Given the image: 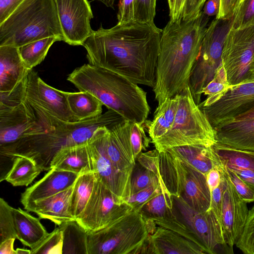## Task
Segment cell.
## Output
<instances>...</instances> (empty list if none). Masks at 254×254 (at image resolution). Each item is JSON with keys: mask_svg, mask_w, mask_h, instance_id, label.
I'll return each mask as SVG.
<instances>
[{"mask_svg": "<svg viewBox=\"0 0 254 254\" xmlns=\"http://www.w3.org/2000/svg\"><path fill=\"white\" fill-rule=\"evenodd\" d=\"M161 32L154 23L135 20L110 28L101 24L82 46L88 64L119 74L137 84L153 88Z\"/></svg>", "mask_w": 254, "mask_h": 254, "instance_id": "1", "label": "cell"}, {"mask_svg": "<svg viewBox=\"0 0 254 254\" xmlns=\"http://www.w3.org/2000/svg\"><path fill=\"white\" fill-rule=\"evenodd\" d=\"M209 17L202 11L195 18L170 20L162 29L156 82L158 105L189 85L192 68L199 55Z\"/></svg>", "mask_w": 254, "mask_h": 254, "instance_id": "2", "label": "cell"}, {"mask_svg": "<svg viewBox=\"0 0 254 254\" xmlns=\"http://www.w3.org/2000/svg\"><path fill=\"white\" fill-rule=\"evenodd\" d=\"M124 120L117 112L108 110L95 118L74 123L63 122L41 133L27 135L0 147V154L12 158L27 157L43 171H49L54 156L61 149L87 144L101 127L110 128Z\"/></svg>", "mask_w": 254, "mask_h": 254, "instance_id": "3", "label": "cell"}, {"mask_svg": "<svg viewBox=\"0 0 254 254\" xmlns=\"http://www.w3.org/2000/svg\"><path fill=\"white\" fill-rule=\"evenodd\" d=\"M67 80L80 91L94 95L126 120L143 124L150 113L146 92L138 84L113 71L87 64L75 68Z\"/></svg>", "mask_w": 254, "mask_h": 254, "instance_id": "4", "label": "cell"}, {"mask_svg": "<svg viewBox=\"0 0 254 254\" xmlns=\"http://www.w3.org/2000/svg\"><path fill=\"white\" fill-rule=\"evenodd\" d=\"M49 37L63 41L54 0H24L0 24V46L18 48Z\"/></svg>", "mask_w": 254, "mask_h": 254, "instance_id": "5", "label": "cell"}, {"mask_svg": "<svg viewBox=\"0 0 254 254\" xmlns=\"http://www.w3.org/2000/svg\"><path fill=\"white\" fill-rule=\"evenodd\" d=\"M155 221L132 209L111 225L88 233L87 254H138L155 231Z\"/></svg>", "mask_w": 254, "mask_h": 254, "instance_id": "6", "label": "cell"}, {"mask_svg": "<svg viewBox=\"0 0 254 254\" xmlns=\"http://www.w3.org/2000/svg\"><path fill=\"white\" fill-rule=\"evenodd\" d=\"M179 94L173 124L164 135L152 141L159 152L187 145L212 146L217 143L215 130L195 102L190 86Z\"/></svg>", "mask_w": 254, "mask_h": 254, "instance_id": "7", "label": "cell"}, {"mask_svg": "<svg viewBox=\"0 0 254 254\" xmlns=\"http://www.w3.org/2000/svg\"><path fill=\"white\" fill-rule=\"evenodd\" d=\"M159 170L172 195L181 197L195 211L209 209L211 192L204 174L168 150L160 152Z\"/></svg>", "mask_w": 254, "mask_h": 254, "instance_id": "8", "label": "cell"}, {"mask_svg": "<svg viewBox=\"0 0 254 254\" xmlns=\"http://www.w3.org/2000/svg\"><path fill=\"white\" fill-rule=\"evenodd\" d=\"M233 20L234 15L227 19L215 18L208 25L189 80L191 94L198 105L201 102L203 89L212 80L222 64L224 43Z\"/></svg>", "mask_w": 254, "mask_h": 254, "instance_id": "9", "label": "cell"}, {"mask_svg": "<svg viewBox=\"0 0 254 254\" xmlns=\"http://www.w3.org/2000/svg\"><path fill=\"white\" fill-rule=\"evenodd\" d=\"M222 59L231 86L254 82V25L231 28L224 43Z\"/></svg>", "mask_w": 254, "mask_h": 254, "instance_id": "10", "label": "cell"}, {"mask_svg": "<svg viewBox=\"0 0 254 254\" xmlns=\"http://www.w3.org/2000/svg\"><path fill=\"white\" fill-rule=\"evenodd\" d=\"M132 210L124 198L113 193L96 177L88 202L75 220L88 233L93 232L111 225Z\"/></svg>", "mask_w": 254, "mask_h": 254, "instance_id": "11", "label": "cell"}, {"mask_svg": "<svg viewBox=\"0 0 254 254\" xmlns=\"http://www.w3.org/2000/svg\"><path fill=\"white\" fill-rule=\"evenodd\" d=\"M172 196L176 217L195 235L207 254L216 253L218 246H227L222 224L211 209L197 211L181 197Z\"/></svg>", "mask_w": 254, "mask_h": 254, "instance_id": "12", "label": "cell"}, {"mask_svg": "<svg viewBox=\"0 0 254 254\" xmlns=\"http://www.w3.org/2000/svg\"><path fill=\"white\" fill-rule=\"evenodd\" d=\"M109 128L101 127L88 142L96 177L115 194L122 198L131 195L132 173L118 169L110 160L107 151Z\"/></svg>", "mask_w": 254, "mask_h": 254, "instance_id": "13", "label": "cell"}, {"mask_svg": "<svg viewBox=\"0 0 254 254\" xmlns=\"http://www.w3.org/2000/svg\"><path fill=\"white\" fill-rule=\"evenodd\" d=\"M63 41L72 46H82L93 30V18L88 0H54Z\"/></svg>", "mask_w": 254, "mask_h": 254, "instance_id": "14", "label": "cell"}, {"mask_svg": "<svg viewBox=\"0 0 254 254\" xmlns=\"http://www.w3.org/2000/svg\"><path fill=\"white\" fill-rule=\"evenodd\" d=\"M254 107V82H250L231 86L216 102L199 108L214 128Z\"/></svg>", "mask_w": 254, "mask_h": 254, "instance_id": "15", "label": "cell"}, {"mask_svg": "<svg viewBox=\"0 0 254 254\" xmlns=\"http://www.w3.org/2000/svg\"><path fill=\"white\" fill-rule=\"evenodd\" d=\"M46 130L25 97L24 101L15 107L0 109V147Z\"/></svg>", "mask_w": 254, "mask_h": 254, "instance_id": "16", "label": "cell"}, {"mask_svg": "<svg viewBox=\"0 0 254 254\" xmlns=\"http://www.w3.org/2000/svg\"><path fill=\"white\" fill-rule=\"evenodd\" d=\"M25 99L62 122H78L69 110L65 92L46 83L32 69L26 77Z\"/></svg>", "mask_w": 254, "mask_h": 254, "instance_id": "17", "label": "cell"}, {"mask_svg": "<svg viewBox=\"0 0 254 254\" xmlns=\"http://www.w3.org/2000/svg\"><path fill=\"white\" fill-rule=\"evenodd\" d=\"M225 177L226 185L222 198L221 221L226 244L230 253L236 245L245 226L249 210L247 202L240 196L222 171L220 162L217 165Z\"/></svg>", "mask_w": 254, "mask_h": 254, "instance_id": "18", "label": "cell"}, {"mask_svg": "<svg viewBox=\"0 0 254 254\" xmlns=\"http://www.w3.org/2000/svg\"><path fill=\"white\" fill-rule=\"evenodd\" d=\"M131 123L124 120L109 128L107 135L110 160L118 169L130 173L136 164L130 138Z\"/></svg>", "mask_w": 254, "mask_h": 254, "instance_id": "19", "label": "cell"}, {"mask_svg": "<svg viewBox=\"0 0 254 254\" xmlns=\"http://www.w3.org/2000/svg\"><path fill=\"white\" fill-rule=\"evenodd\" d=\"M79 175L78 173L51 168L21 193L20 202L25 208L33 202L64 191L74 184Z\"/></svg>", "mask_w": 254, "mask_h": 254, "instance_id": "20", "label": "cell"}, {"mask_svg": "<svg viewBox=\"0 0 254 254\" xmlns=\"http://www.w3.org/2000/svg\"><path fill=\"white\" fill-rule=\"evenodd\" d=\"M74 185L48 198L33 202L24 208L35 213L40 219L49 220L59 226L75 220L69 211L70 201Z\"/></svg>", "mask_w": 254, "mask_h": 254, "instance_id": "21", "label": "cell"}, {"mask_svg": "<svg viewBox=\"0 0 254 254\" xmlns=\"http://www.w3.org/2000/svg\"><path fill=\"white\" fill-rule=\"evenodd\" d=\"M214 129L217 143L254 151V118L233 120Z\"/></svg>", "mask_w": 254, "mask_h": 254, "instance_id": "22", "label": "cell"}, {"mask_svg": "<svg viewBox=\"0 0 254 254\" xmlns=\"http://www.w3.org/2000/svg\"><path fill=\"white\" fill-rule=\"evenodd\" d=\"M150 240L154 254H206L195 243L163 227H156Z\"/></svg>", "mask_w": 254, "mask_h": 254, "instance_id": "23", "label": "cell"}, {"mask_svg": "<svg viewBox=\"0 0 254 254\" xmlns=\"http://www.w3.org/2000/svg\"><path fill=\"white\" fill-rule=\"evenodd\" d=\"M18 48L0 46V92L12 90L27 75Z\"/></svg>", "mask_w": 254, "mask_h": 254, "instance_id": "24", "label": "cell"}, {"mask_svg": "<svg viewBox=\"0 0 254 254\" xmlns=\"http://www.w3.org/2000/svg\"><path fill=\"white\" fill-rule=\"evenodd\" d=\"M81 174L94 172L87 143L63 148L54 156L51 169Z\"/></svg>", "mask_w": 254, "mask_h": 254, "instance_id": "25", "label": "cell"}, {"mask_svg": "<svg viewBox=\"0 0 254 254\" xmlns=\"http://www.w3.org/2000/svg\"><path fill=\"white\" fill-rule=\"evenodd\" d=\"M17 239L30 249L36 246L48 234L39 218L20 208L12 207Z\"/></svg>", "mask_w": 254, "mask_h": 254, "instance_id": "26", "label": "cell"}, {"mask_svg": "<svg viewBox=\"0 0 254 254\" xmlns=\"http://www.w3.org/2000/svg\"><path fill=\"white\" fill-rule=\"evenodd\" d=\"M167 150L205 176L219 163V159L213 146L187 145L173 147Z\"/></svg>", "mask_w": 254, "mask_h": 254, "instance_id": "27", "label": "cell"}, {"mask_svg": "<svg viewBox=\"0 0 254 254\" xmlns=\"http://www.w3.org/2000/svg\"><path fill=\"white\" fill-rule=\"evenodd\" d=\"M179 102V94L166 99L158 105L154 118L148 125V132L151 142L164 135L172 127Z\"/></svg>", "mask_w": 254, "mask_h": 254, "instance_id": "28", "label": "cell"}, {"mask_svg": "<svg viewBox=\"0 0 254 254\" xmlns=\"http://www.w3.org/2000/svg\"><path fill=\"white\" fill-rule=\"evenodd\" d=\"M70 111L77 121L96 117L102 114V103L85 91L65 92Z\"/></svg>", "mask_w": 254, "mask_h": 254, "instance_id": "29", "label": "cell"}, {"mask_svg": "<svg viewBox=\"0 0 254 254\" xmlns=\"http://www.w3.org/2000/svg\"><path fill=\"white\" fill-rule=\"evenodd\" d=\"M159 182V192L151 197L140 210L145 219L155 220L175 217L173 196L165 185L161 176Z\"/></svg>", "mask_w": 254, "mask_h": 254, "instance_id": "30", "label": "cell"}, {"mask_svg": "<svg viewBox=\"0 0 254 254\" xmlns=\"http://www.w3.org/2000/svg\"><path fill=\"white\" fill-rule=\"evenodd\" d=\"M96 177L94 172L79 174L74 184L69 211L75 220L85 208L92 192Z\"/></svg>", "mask_w": 254, "mask_h": 254, "instance_id": "31", "label": "cell"}, {"mask_svg": "<svg viewBox=\"0 0 254 254\" xmlns=\"http://www.w3.org/2000/svg\"><path fill=\"white\" fill-rule=\"evenodd\" d=\"M59 227L63 233V254H87L88 232L75 220Z\"/></svg>", "mask_w": 254, "mask_h": 254, "instance_id": "32", "label": "cell"}, {"mask_svg": "<svg viewBox=\"0 0 254 254\" xmlns=\"http://www.w3.org/2000/svg\"><path fill=\"white\" fill-rule=\"evenodd\" d=\"M13 159L12 167L4 178L13 186H28L43 171L30 158L20 156Z\"/></svg>", "mask_w": 254, "mask_h": 254, "instance_id": "33", "label": "cell"}, {"mask_svg": "<svg viewBox=\"0 0 254 254\" xmlns=\"http://www.w3.org/2000/svg\"><path fill=\"white\" fill-rule=\"evenodd\" d=\"M220 162L229 169L254 172V151L237 149L219 143L213 146Z\"/></svg>", "mask_w": 254, "mask_h": 254, "instance_id": "34", "label": "cell"}, {"mask_svg": "<svg viewBox=\"0 0 254 254\" xmlns=\"http://www.w3.org/2000/svg\"><path fill=\"white\" fill-rule=\"evenodd\" d=\"M60 41H62V39L59 37H49L18 47L19 54L27 69L30 70L41 64L52 45L55 42Z\"/></svg>", "mask_w": 254, "mask_h": 254, "instance_id": "35", "label": "cell"}, {"mask_svg": "<svg viewBox=\"0 0 254 254\" xmlns=\"http://www.w3.org/2000/svg\"><path fill=\"white\" fill-rule=\"evenodd\" d=\"M231 86L230 85L225 68L222 64L217 69L212 80L203 89L206 99L198 105L199 108L207 107L221 98Z\"/></svg>", "mask_w": 254, "mask_h": 254, "instance_id": "36", "label": "cell"}, {"mask_svg": "<svg viewBox=\"0 0 254 254\" xmlns=\"http://www.w3.org/2000/svg\"><path fill=\"white\" fill-rule=\"evenodd\" d=\"M63 237L62 230L56 228L36 246L31 248V254H63Z\"/></svg>", "mask_w": 254, "mask_h": 254, "instance_id": "37", "label": "cell"}, {"mask_svg": "<svg viewBox=\"0 0 254 254\" xmlns=\"http://www.w3.org/2000/svg\"><path fill=\"white\" fill-rule=\"evenodd\" d=\"M159 178L154 173L146 169L138 163L137 165L135 164L131 179V194L159 184Z\"/></svg>", "mask_w": 254, "mask_h": 254, "instance_id": "38", "label": "cell"}, {"mask_svg": "<svg viewBox=\"0 0 254 254\" xmlns=\"http://www.w3.org/2000/svg\"><path fill=\"white\" fill-rule=\"evenodd\" d=\"M12 207L2 198H0V242L10 238L17 239Z\"/></svg>", "mask_w": 254, "mask_h": 254, "instance_id": "39", "label": "cell"}, {"mask_svg": "<svg viewBox=\"0 0 254 254\" xmlns=\"http://www.w3.org/2000/svg\"><path fill=\"white\" fill-rule=\"evenodd\" d=\"M246 254H254V205L249 210L243 231L236 244Z\"/></svg>", "mask_w": 254, "mask_h": 254, "instance_id": "40", "label": "cell"}, {"mask_svg": "<svg viewBox=\"0 0 254 254\" xmlns=\"http://www.w3.org/2000/svg\"><path fill=\"white\" fill-rule=\"evenodd\" d=\"M254 25V0H243L234 14L232 28L237 29Z\"/></svg>", "mask_w": 254, "mask_h": 254, "instance_id": "41", "label": "cell"}, {"mask_svg": "<svg viewBox=\"0 0 254 254\" xmlns=\"http://www.w3.org/2000/svg\"><path fill=\"white\" fill-rule=\"evenodd\" d=\"M154 221L159 226L164 227L177 233L188 240L195 243L205 251L195 235L188 226L180 221L176 216L171 218L156 219Z\"/></svg>", "mask_w": 254, "mask_h": 254, "instance_id": "42", "label": "cell"}, {"mask_svg": "<svg viewBox=\"0 0 254 254\" xmlns=\"http://www.w3.org/2000/svg\"><path fill=\"white\" fill-rule=\"evenodd\" d=\"M220 166L242 199L247 203L254 201V187L245 182L236 173L221 162Z\"/></svg>", "mask_w": 254, "mask_h": 254, "instance_id": "43", "label": "cell"}, {"mask_svg": "<svg viewBox=\"0 0 254 254\" xmlns=\"http://www.w3.org/2000/svg\"><path fill=\"white\" fill-rule=\"evenodd\" d=\"M26 77L12 90L0 92V109L14 107L24 101L26 93Z\"/></svg>", "mask_w": 254, "mask_h": 254, "instance_id": "44", "label": "cell"}, {"mask_svg": "<svg viewBox=\"0 0 254 254\" xmlns=\"http://www.w3.org/2000/svg\"><path fill=\"white\" fill-rule=\"evenodd\" d=\"M142 125L132 122L130 127V142L135 160L142 150H145L148 147L151 141L146 135Z\"/></svg>", "mask_w": 254, "mask_h": 254, "instance_id": "45", "label": "cell"}, {"mask_svg": "<svg viewBox=\"0 0 254 254\" xmlns=\"http://www.w3.org/2000/svg\"><path fill=\"white\" fill-rule=\"evenodd\" d=\"M156 0H136L134 20L142 23H154Z\"/></svg>", "mask_w": 254, "mask_h": 254, "instance_id": "46", "label": "cell"}, {"mask_svg": "<svg viewBox=\"0 0 254 254\" xmlns=\"http://www.w3.org/2000/svg\"><path fill=\"white\" fill-rule=\"evenodd\" d=\"M160 190L159 184L152 185L131 194L125 199L132 207V209L139 210L142 206L154 195Z\"/></svg>", "mask_w": 254, "mask_h": 254, "instance_id": "47", "label": "cell"}, {"mask_svg": "<svg viewBox=\"0 0 254 254\" xmlns=\"http://www.w3.org/2000/svg\"><path fill=\"white\" fill-rule=\"evenodd\" d=\"M137 162L143 167L157 175L161 174L159 170L160 152L156 149L145 152H141L136 159Z\"/></svg>", "mask_w": 254, "mask_h": 254, "instance_id": "48", "label": "cell"}, {"mask_svg": "<svg viewBox=\"0 0 254 254\" xmlns=\"http://www.w3.org/2000/svg\"><path fill=\"white\" fill-rule=\"evenodd\" d=\"M136 0H120L118 4L117 24H125L134 21Z\"/></svg>", "mask_w": 254, "mask_h": 254, "instance_id": "49", "label": "cell"}, {"mask_svg": "<svg viewBox=\"0 0 254 254\" xmlns=\"http://www.w3.org/2000/svg\"><path fill=\"white\" fill-rule=\"evenodd\" d=\"M206 0H185L182 19H192L197 17L202 12Z\"/></svg>", "mask_w": 254, "mask_h": 254, "instance_id": "50", "label": "cell"}, {"mask_svg": "<svg viewBox=\"0 0 254 254\" xmlns=\"http://www.w3.org/2000/svg\"><path fill=\"white\" fill-rule=\"evenodd\" d=\"M24 0H0V24L4 21Z\"/></svg>", "mask_w": 254, "mask_h": 254, "instance_id": "51", "label": "cell"}, {"mask_svg": "<svg viewBox=\"0 0 254 254\" xmlns=\"http://www.w3.org/2000/svg\"><path fill=\"white\" fill-rule=\"evenodd\" d=\"M237 0H221L220 8L216 19H227L232 17L235 12Z\"/></svg>", "mask_w": 254, "mask_h": 254, "instance_id": "52", "label": "cell"}, {"mask_svg": "<svg viewBox=\"0 0 254 254\" xmlns=\"http://www.w3.org/2000/svg\"><path fill=\"white\" fill-rule=\"evenodd\" d=\"M206 182L210 192L221 183L222 175L217 166L210 170L206 175Z\"/></svg>", "mask_w": 254, "mask_h": 254, "instance_id": "53", "label": "cell"}, {"mask_svg": "<svg viewBox=\"0 0 254 254\" xmlns=\"http://www.w3.org/2000/svg\"><path fill=\"white\" fill-rule=\"evenodd\" d=\"M221 0H207L202 9L203 13L208 16L218 15L220 8Z\"/></svg>", "mask_w": 254, "mask_h": 254, "instance_id": "54", "label": "cell"}, {"mask_svg": "<svg viewBox=\"0 0 254 254\" xmlns=\"http://www.w3.org/2000/svg\"><path fill=\"white\" fill-rule=\"evenodd\" d=\"M247 183L254 187V172L249 170L230 169Z\"/></svg>", "mask_w": 254, "mask_h": 254, "instance_id": "55", "label": "cell"}, {"mask_svg": "<svg viewBox=\"0 0 254 254\" xmlns=\"http://www.w3.org/2000/svg\"><path fill=\"white\" fill-rule=\"evenodd\" d=\"M15 238H10L0 243V254H16L14 249Z\"/></svg>", "mask_w": 254, "mask_h": 254, "instance_id": "56", "label": "cell"}, {"mask_svg": "<svg viewBox=\"0 0 254 254\" xmlns=\"http://www.w3.org/2000/svg\"><path fill=\"white\" fill-rule=\"evenodd\" d=\"M254 118V107L248 111L239 115L235 118L234 120H244ZM232 120V121H233Z\"/></svg>", "mask_w": 254, "mask_h": 254, "instance_id": "57", "label": "cell"}, {"mask_svg": "<svg viewBox=\"0 0 254 254\" xmlns=\"http://www.w3.org/2000/svg\"><path fill=\"white\" fill-rule=\"evenodd\" d=\"M100 1L108 7L114 8L116 0H94Z\"/></svg>", "mask_w": 254, "mask_h": 254, "instance_id": "58", "label": "cell"}, {"mask_svg": "<svg viewBox=\"0 0 254 254\" xmlns=\"http://www.w3.org/2000/svg\"><path fill=\"white\" fill-rule=\"evenodd\" d=\"M16 254H31V250L21 248L16 249Z\"/></svg>", "mask_w": 254, "mask_h": 254, "instance_id": "59", "label": "cell"}, {"mask_svg": "<svg viewBox=\"0 0 254 254\" xmlns=\"http://www.w3.org/2000/svg\"><path fill=\"white\" fill-rule=\"evenodd\" d=\"M176 0H167L168 4L171 6H173L175 5Z\"/></svg>", "mask_w": 254, "mask_h": 254, "instance_id": "60", "label": "cell"}, {"mask_svg": "<svg viewBox=\"0 0 254 254\" xmlns=\"http://www.w3.org/2000/svg\"><path fill=\"white\" fill-rule=\"evenodd\" d=\"M243 0H237V3H236V8H235V11L237 9V8L238 7V5H239V4L243 1Z\"/></svg>", "mask_w": 254, "mask_h": 254, "instance_id": "61", "label": "cell"}]
</instances>
